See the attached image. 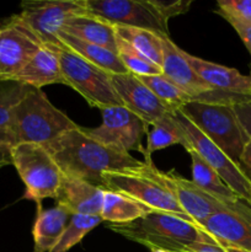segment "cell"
<instances>
[{
  "label": "cell",
  "mask_w": 251,
  "mask_h": 252,
  "mask_svg": "<svg viewBox=\"0 0 251 252\" xmlns=\"http://www.w3.org/2000/svg\"><path fill=\"white\" fill-rule=\"evenodd\" d=\"M43 147L64 176L80 179L101 189L105 172L135 169L144 162L96 142L81 127L63 133Z\"/></svg>",
  "instance_id": "6da1fadb"
},
{
  "label": "cell",
  "mask_w": 251,
  "mask_h": 252,
  "mask_svg": "<svg viewBox=\"0 0 251 252\" xmlns=\"http://www.w3.org/2000/svg\"><path fill=\"white\" fill-rule=\"evenodd\" d=\"M102 181L105 191L120 192L154 211L176 214L193 223L180 207L167 181L166 172L157 170L153 162L144 161L142 166L135 169L105 172Z\"/></svg>",
  "instance_id": "7a4b0ae2"
},
{
  "label": "cell",
  "mask_w": 251,
  "mask_h": 252,
  "mask_svg": "<svg viewBox=\"0 0 251 252\" xmlns=\"http://www.w3.org/2000/svg\"><path fill=\"white\" fill-rule=\"evenodd\" d=\"M107 228L149 250L164 249L170 252L181 251L206 236L196 224L176 214L159 211L130 223L107 224Z\"/></svg>",
  "instance_id": "3957f363"
},
{
  "label": "cell",
  "mask_w": 251,
  "mask_h": 252,
  "mask_svg": "<svg viewBox=\"0 0 251 252\" xmlns=\"http://www.w3.org/2000/svg\"><path fill=\"white\" fill-rule=\"evenodd\" d=\"M79 126L48 100L41 89L30 88L12 115L11 130L19 143L44 145Z\"/></svg>",
  "instance_id": "277c9868"
},
{
  "label": "cell",
  "mask_w": 251,
  "mask_h": 252,
  "mask_svg": "<svg viewBox=\"0 0 251 252\" xmlns=\"http://www.w3.org/2000/svg\"><path fill=\"white\" fill-rule=\"evenodd\" d=\"M179 111L238 164L250 138L241 127L233 106L191 101Z\"/></svg>",
  "instance_id": "5b68a950"
},
{
  "label": "cell",
  "mask_w": 251,
  "mask_h": 252,
  "mask_svg": "<svg viewBox=\"0 0 251 252\" xmlns=\"http://www.w3.org/2000/svg\"><path fill=\"white\" fill-rule=\"evenodd\" d=\"M10 154L26 189L25 198L38 204L47 198L57 199L64 175L43 145L19 143Z\"/></svg>",
  "instance_id": "8992f818"
},
{
  "label": "cell",
  "mask_w": 251,
  "mask_h": 252,
  "mask_svg": "<svg viewBox=\"0 0 251 252\" xmlns=\"http://www.w3.org/2000/svg\"><path fill=\"white\" fill-rule=\"evenodd\" d=\"M64 85L80 94L91 107L103 108L123 106L111 81V74L94 65L68 47L59 49Z\"/></svg>",
  "instance_id": "52a82bcc"
},
{
  "label": "cell",
  "mask_w": 251,
  "mask_h": 252,
  "mask_svg": "<svg viewBox=\"0 0 251 252\" xmlns=\"http://www.w3.org/2000/svg\"><path fill=\"white\" fill-rule=\"evenodd\" d=\"M162 64L161 71L167 79L176 84L192 101L218 105L234 106L236 103L250 101V97L234 95L217 90L203 80L185 58V51L170 39L169 36H161Z\"/></svg>",
  "instance_id": "ba28073f"
},
{
  "label": "cell",
  "mask_w": 251,
  "mask_h": 252,
  "mask_svg": "<svg viewBox=\"0 0 251 252\" xmlns=\"http://www.w3.org/2000/svg\"><path fill=\"white\" fill-rule=\"evenodd\" d=\"M88 14L112 26L135 27L169 36L167 19L157 0H85Z\"/></svg>",
  "instance_id": "9c48e42d"
},
{
  "label": "cell",
  "mask_w": 251,
  "mask_h": 252,
  "mask_svg": "<svg viewBox=\"0 0 251 252\" xmlns=\"http://www.w3.org/2000/svg\"><path fill=\"white\" fill-rule=\"evenodd\" d=\"M85 0H25L17 17L42 44L63 47L58 34L66 20L86 14Z\"/></svg>",
  "instance_id": "30bf717a"
},
{
  "label": "cell",
  "mask_w": 251,
  "mask_h": 252,
  "mask_svg": "<svg viewBox=\"0 0 251 252\" xmlns=\"http://www.w3.org/2000/svg\"><path fill=\"white\" fill-rule=\"evenodd\" d=\"M102 123L93 129H85L93 139L121 153L138 152L145 157L143 139L149 125L125 106H112L101 110Z\"/></svg>",
  "instance_id": "8fae6325"
},
{
  "label": "cell",
  "mask_w": 251,
  "mask_h": 252,
  "mask_svg": "<svg viewBox=\"0 0 251 252\" xmlns=\"http://www.w3.org/2000/svg\"><path fill=\"white\" fill-rule=\"evenodd\" d=\"M172 115L184 130L191 150L196 152L220 176V179L238 194L239 198L251 204V184L239 169L238 164L229 159L228 155L211 142L181 111H175Z\"/></svg>",
  "instance_id": "7c38bea8"
},
{
  "label": "cell",
  "mask_w": 251,
  "mask_h": 252,
  "mask_svg": "<svg viewBox=\"0 0 251 252\" xmlns=\"http://www.w3.org/2000/svg\"><path fill=\"white\" fill-rule=\"evenodd\" d=\"M41 46L17 15L0 22V81H12Z\"/></svg>",
  "instance_id": "4fadbf2b"
},
{
  "label": "cell",
  "mask_w": 251,
  "mask_h": 252,
  "mask_svg": "<svg viewBox=\"0 0 251 252\" xmlns=\"http://www.w3.org/2000/svg\"><path fill=\"white\" fill-rule=\"evenodd\" d=\"M198 228L220 245L251 252V204L243 199L211 216Z\"/></svg>",
  "instance_id": "5bb4252c"
},
{
  "label": "cell",
  "mask_w": 251,
  "mask_h": 252,
  "mask_svg": "<svg viewBox=\"0 0 251 252\" xmlns=\"http://www.w3.org/2000/svg\"><path fill=\"white\" fill-rule=\"evenodd\" d=\"M111 81L123 106L149 126L172 113L134 74H111Z\"/></svg>",
  "instance_id": "9a60e30c"
},
{
  "label": "cell",
  "mask_w": 251,
  "mask_h": 252,
  "mask_svg": "<svg viewBox=\"0 0 251 252\" xmlns=\"http://www.w3.org/2000/svg\"><path fill=\"white\" fill-rule=\"evenodd\" d=\"M166 177L180 207L197 226L203 224L213 214L234 206V204L228 206L221 203L220 201L199 189L197 185L193 184V181H189L177 175L174 170L166 172Z\"/></svg>",
  "instance_id": "2e32d148"
},
{
  "label": "cell",
  "mask_w": 251,
  "mask_h": 252,
  "mask_svg": "<svg viewBox=\"0 0 251 252\" xmlns=\"http://www.w3.org/2000/svg\"><path fill=\"white\" fill-rule=\"evenodd\" d=\"M61 48V46L54 44H42L24 68L15 75L12 81L34 89H41L52 84H64L59 61Z\"/></svg>",
  "instance_id": "e0dca14e"
},
{
  "label": "cell",
  "mask_w": 251,
  "mask_h": 252,
  "mask_svg": "<svg viewBox=\"0 0 251 252\" xmlns=\"http://www.w3.org/2000/svg\"><path fill=\"white\" fill-rule=\"evenodd\" d=\"M105 189L75 177L63 176L57 204L73 214L101 217Z\"/></svg>",
  "instance_id": "ac0fdd59"
},
{
  "label": "cell",
  "mask_w": 251,
  "mask_h": 252,
  "mask_svg": "<svg viewBox=\"0 0 251 252\" xmlns=\"http://www.w3.org/2000/svg\"><path fill=\"white\" fill-rule=\"evenodd\" d=\"M185 58L191 68L214 89L251 98V75H243L236 69L204 61L186 52Z\"/></svg>",
  "instance_id": "d6986e66"
},
{
  "label": "cell",
  "mask_w": 251,
  "mask_h": 252,
  "mask_svg": "<svg viewBox=\"0 0 251 252\" xmlns=\"http://www.w3.org/2000/svg\"><path fill=\"white\" fill-rule=\"evenodd\" d=\"M61 32L74 38L117 52V37H116L115 26L88 12L83 15H76L66 20Z\"/></svg>",
  "instance_id": "ffe728a7"
},
{
  "label": "cell",
  "mask_w": 251,
  "mask_h": 252,
  "mask_svg": "<svg viewBox=\"0 0 251 252\" xmlns=\"http://www.w3.org/2000/svg\"><path fill=\"white\" fill-rule=\"evenodd\" d=\"M71 218L70 212L57 204L51 209H42L38 204V213L34 220L33 235L34 252H51L63 235Z\"/></svg>",
  "instance_id": "44dd1931"
},
{
  "label": "cell",
  "mask_w": 251,
  "mask_h": 252,
  "mask_svg": "<svg viewBox=\"0 0 251 252\" xmlns=\"http://www.w3.org/2000/svg\"><path fill=\"white\" fill-rule=\"evenodd\" d=\"M153 212L154 209L149 208L142 202L120 192L105 191L103 193L101 218L108 224L130 223L149 216Z\"/></svg>",
  "instance_id": "7402d4cb"
},
{
  "label": "cell",
  "mask_w": 251,
  "mask_h": 252,
  "mask_svg": "<svg viewBox=\"0 0 251 252\" xmlns=\"http://www.w3.org/2000/svg\"><path fill=\"white\" fill-rule=\"evenodd\" d=\"M191 157L192 161V181L194 185L206 191L207 193L213 196L221 203L231 204L238 203L241 201L238 194L220 179L218 174L197 154L193 150L187 152Z\"/></svg>",
  "instance_id": "603a6c76"
},
{
  "label": "cell",
  "mask_w": 251,
  "mask_h": 252,
  "mask_svg": "<svg viewBox=\"0 0 251 252\" xmlns=\"http://www.w3.org/2000/svg\"><path fill=\"white\" fill-rule=\"evenodd\" d=\"M59 39L62 43L69 49L76 53L78 56L83 57L94 65L98 66L102 70L107 71L108 74H126L128 73L127 68L123 65L118 57L117 52L110 51L103 47L96 46V44L89 43V42L81 41V39L74 38L68 34L59 32Z\"/></svg>",
  "instance_id": "cb8c5ba5"
},
{
  "label": "cell",
  "mask_w": 251,
  "mask_h": 252,
  "mask_svg": "<svg viewBox=\"0 0 251 252\" xmlns=\"http://www.w3.org/2000/svg\"><path fill=\"white\" fill-rule=\"evenodd\" d=\"M180 144L186 149L191 150L188 140L186 139L184 130L174 118L172 113H167L164 118L152 126V129L147 134V147H145V162L152 161V154L157 150L165 149L171 145Z\"/></svg>",
  "instance_id": "d4e9b609"
},
{
  "label": "cell",
  "mask_w": 251,
  "mask_h": 252,
  "mask_svg": "<svg viewBox=\"0 0 251 252\" xmlns=\"http://www.w3.org/2000/svg\"><path fill=\"white\" fill-rule=\"evenodd\" d=\"M116 36L127 42L132 48L139 52L142 56L149 59L152 63L161 68L162 64V44L161 36L149 30L135 29V27L115 26Z\"/></svg>",
  "instance_id": "484cf974"
},
{
  "label": "cell",
  "mask_w": 251,
  "mask_h": 252,
  "mask_svg": "<svg viewBox=\"0 0 251 252\" xmlns=\"http://www.w3.org/2000/svg\"><path fill=\"white\" fill-rule=\"evenodd\" d=\"M138 78L161 101L162 105H165L169 108L170 112L181 110L182 106H185L187 102H191L192 101L188 95H186L176 84L172 83L164 74L138 76Z\"/></svg>",
  "instance_id": "4316f807"
},
{
  "label": "cell",
  "mask_w": 251,
  "mask_h": 252,
  "mask_svg": "<svg viewBox=\"0 0 251 252\" xmlns=\"http://www.w3.org/2000/svg\"><path fill=\"white\" fill-rule=\"evenodd\" d=\"M102 221V218L98 216L73 214L63 235L51 252H68Z\"/></svg>",
  "instance_id": "83f0119b"
},
{
  "label": "cell",
  "mask_w": 251,
  "mask_h": 252,
  "mask_svg": "<svg viewBox=\"0 0 251 252\" xmlns=\"http://www.w3.org/2000/svg\"><path fill=\"white\" fill-rule=\"evenodd\" d=\"M29 90L30 86L17 81H0V128L11 129L15 107Z\"/></svg>",
  "instance_id": "f1b7e54d"
},
{
  "label": "cell",
  "mask_w": 251,
  "mask_h": 252,
  "mask_svg": "<svg viewBox=\"0 0 251 252\" xmlns=\"http://www.w3.org/2000/svg\"><path fill=\"white\" fill-rule=\"evenodd\" d=\"M117 37V36H116ZM117 54L120 57L123 65L127 68L128 73H132L137 76L159 75L162 74L161 68L155 65L154 63L145 58L144 56L135 51L127 42L117 37Z\"/></svg>",
  "instance_id": "f546056e"
},
{
  "label": "cell",
  "mask_w": 251,
  "mask_h": 252,
  "mask_svg": "<svg viewBox=\"0 0 251 252\" xmlns=\"http://www.w3.org/2000/svg\"><path fill=\"white\" fill-rule=\"evenodd\" d=\"M216 12L234 29L251 26V0H219Z\"/></svg>",
  "instance_id": "4dcf8cb0"
},
{
  "label": "cell",
  "mask_w": 251,
  "mask_h": 252,
  "mask_svg": "<svg viewBox=\"0 0 251 252\" xmlns=\"http://www.w3.org/2000/svg\"><path fill=\"white\" fill-rule=\"evenodd\" d=\"M191 4V0H176V1H159V0H157V7L162 12V15L166 17L167 21L171 17L187 12Z\"/></svg>",
  "instance_id": "1f68e13d"
},
{
  "label": "cell",
  "mask_w": 251,
  "mask_h": 252,
  "mask_svg": "<svg viewBox=\"0 0 251 252\" xmlns=\"http://www.w3.org/2000/svg\"><path fill=\"white\" fill-rule=\"evenodd\" d=\"M179 252H226V251L220 244H218L214 239H212L208 234H206L203 240L191 244V245L182 249V250Z\"/></svg>",
  "instance_id": "d6a6232c"
},
{
  "label": "cell",
  "mask_w": 251,
  "mask_h": 252,
  "mask_svg": "<svg viewBox=\"0 0 251 252\" xmlns=\"http://www.w3.org/2000/svg\"><path fill=\"white\" fill-rule=\"evenodd\" d=\"M233 108L241 127L251 139V100L246 101V102L236 103L233 106Z\"/></svg>",
  "instance_id": "836d02e7"
},
{
  "label": "cell",
  "mask_w": 251,
  "mask_h": 252,
  "mask_svg": "<svg viewBox=\"0 0 251 252\" xmlns=\"http://www.w3.org/2000/svg\"><path fill=\"white\" fill-rule=\"evenodd\" d=\"M238 166L251 184V139L249 140L248 144L244 148V152L241 154L240 160H239Z\"/></svg>",
  "instance_id": "e575fe53"
},
{
  "label": "cell",
  "mask_w": 251,
  "mask_h": 252,
  "mask_svg": "<svg viewBox=\"0 0 251 252\" xmlns=\"http://www.w3.org/2000/svg\"><path fill=\"white\" fill-rule=\"evenodd\" d=\"M17 144L15 133L7 128H0V149L11 150Z\"/></svg>",
  "instance_id": "d590c367"
},
{
  "label": "cell",
  "mask_w": 251,
  "mask_h": 252,
  "mask_svg": "<svg viewBox=\"0 0 251 252\" xmlns=\"http://www.w3.org/2000/svg\"><path fill=\"white\" fill-rule=\"evenodd\" d=\"M234 30H235L236 33L239 34V37L241 38L243 43L245 44L249 53L251 54V26H241V27H236V29Z\"/></svg>",
  "instance_id": "8d00e7d4"
},
{
  "label": "cell",
  "mask_w": 251,
  "mask_h": 252,
  "mask_svg": "<svg viewBox=\"0 0 251 252\" xmlns=\"http://www.w3.org/2000/svg\"><path fill=\"white\" fill-rule=\"evenodd\" d=\"M7 165H12L10 150L0 149V167L7 166Z\"/></svg>",
  "instance_id": "74e56055"
},
{
  "label": "cell",
  "mask_w": 251,
  "mask_h": 252,
  "mask_svg": "<svg viewBox=\"0 0 251 252\" xmlns=\"http://www.w3.org/2000/svg\"><path fill=\"white\" fill-rule=\"evenodd\" d=\"M224 249H225L226 252H250L243 250V249H238V248H233V246H226V245H221Z\"/></svg>",
  "instance_id": "f35d334b"
},
{
  "label": "cell",
  "mask_w": 251,
  "mask_h": 252,
  "mask_svg": "<svg viewBox=\"0 0 251 252\" xmlns=\"http://www.w3.org/2000/svg\"><path fill=\"white\" fill-rule=\"evenodd\" d=\"M150 251H152V252H170L167 250H164V249H152Z\"/></svg>",
  "instance_id": "ab89813d"
}]
</instances>
